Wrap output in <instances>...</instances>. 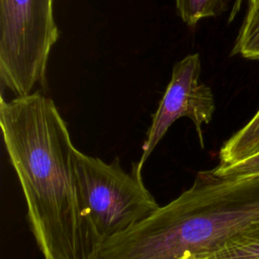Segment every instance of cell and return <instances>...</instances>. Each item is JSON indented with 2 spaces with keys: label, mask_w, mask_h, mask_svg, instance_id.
Segmentation results:
<instances>
[{
  "label": "cell",
  "mask_w": 259,
  "mask_h": 259,
  "mask_svg": "<svg viewBox=\"0 0 259 259\" xmlns=\"http://www.w3.org/2000/svg\"><path fill=\"white\" fill-rule=\"evenodd\" d=\"M178 259H193V254L190 252H186L183 255H181Z\"/></svg>",
  "instance_id": "8fae6325"
},
{
  "label": "cell",
  "mask_w": 259,
  "mask_h": 259,
  "mask_svg": "<svg viewBox=\"0 0 259 259\" xmlns=\"http://www.w3.org/2000/svg\"><path fill=\"white\" fill-rule=\"evenodd\" d=\"M74 163L81 208L96 246L140 224L160 207L135 165L127 173L118 158L105 163L77 149Z\"/></svg>",
  "instance_id": "7a4b0ae2"
},
{
  "label": "cell",
  "mask_w": 259,
  "mask_h": 259,
  "mask_svg": "<svg viewBox=\"0 0 259 259\" xmlns=\"http://www.w3.org/2000/svg\"><path fill=\"white\" fill-rule=\"evenodd\" d=\"M230 0H175L176 10L182 21L194 26L198 21L224 13Z\"/></svg>",
  "instance_id": "ba28073f"
},
{
  "label": "cell",
  "mask_w": 259,
  "mask_h": 259,
  "mask_svg": "<svg viewBox=\"0 0 259 259\" xmlns=\"http://www.w3.org/2000/svg\"><path fill=\"white\" fill-rule=\"evenodd\" d=\"M211 171L214 175L226 178H245L259 175V154L234 165L226 167L215 166Z\"/></svg>",
  "instance_id": "9c48e42d"
},
{
  "label": "cell",
  "mask_w": 259,
  "mask_h": 259,
  "mask_svg": "<svg viewBox=\"0 0 259 259\" xmlns=\"http://www.w3.org/2000/svg\"><path fill=\"white\" fill-rule=\"evenodd\" d=\"M201 64L198 54H190L175 63L170 82L160 100L143 144V153L134 164L142 173L143 166L172 123L188 117L194 124L199 144L204 147L202 125L211 121L215 105L211 89L200 81Z\"/></svg>",
  "instance_id": "277c9868"
},
{
  "label": "cell",
  "mask_w": 259,
  "mask_h": 259,
  "mask_svg": "<svg viewBox=\"0 0 259 259\" xmlns=\"http://www.w3.org/2000/svg\"><path fill=\"white\" fill-rule=\"evenodd\" d=\"M259 154V109L241 130L235 133L221 148L219 167L242 162Z\"/></svg>",
  "instance_id": "5b68a950"
},
{
  "label": "cell",
  "mask_w": 259,
  "mask_h": 259,
  "mask_svg": "<svg viewBox=\"0 0 259 259\" xmlns=\"http://www.w3.org/2000/svg\"><path fill=\"white\" fill-rule=\"evenodd\" d=\"M245 1H247V2H248V5H251V4H254V3L259 2V0H235L234 5H233V8H232L231 13H230L229 21H232V20L234 19V17L237 15V13L239 12V10L241 9L242 4H243Z\"/></svg>",
  "instance_id": "30bf717a"
},
{
  "label": "cell",
  "mask_w": 259,
  "mask_h": 259,
  "mask_svg": "<svg viewBox=\"0 0 259 259\" xmlns=\"http://www.w3.org/2000/svg\"><path fill=\"white\" fill-rule=\"evenodd\" d=\"M231 55L259 60V2L248 6Z\"/></svg>",
  "instance_id": "52a82bcc"
},
{
  "label": "cell",
  "mask_w": 259,
  "mask_h": 259,
  "mask_svg": "<svg viewBox=\"0 0 259 259\" xmlns=\"http://www.w3.org/2000/svg\"><path fill=\"white\" fill-rule=\"evenodd\" d=\"M193 259H259V229L237 237L212 252L193 254Z\"/></svg>",
  "instance_id": "8992f818"
},
{
  "label": "cell",
  "mask_w": 259,
  "mask_h": 259,
  "mask_svg": "<svg viewBox=\"0 0 259 259\" xmlns=\"http://www.w3.org/2000/svg\"><path fill=\"white\" fill-rule=\"evenodd\" d=\"M54 0H0V80L15 96L32 93L46 78L59 39Z\"/></svg>",
  "instance_id": "3957f363"
},
{
  "label": "cell",
  "mask_w": 259,
  "mask_h": 259,
  "mask_svg": "<svg viewBox=\"0 0 259 259\" xmlns=\"http://www.w3.org/2000/svg\"><path fill=\"white\" fill-rule=\"evenodd\" d=\"M0 125L45 259H89L96 243L77 190L76 148L55 103L38 91L1 96Z\"/></svg>",
  "instance_id": "6da1fadb"
}]
</instances>
